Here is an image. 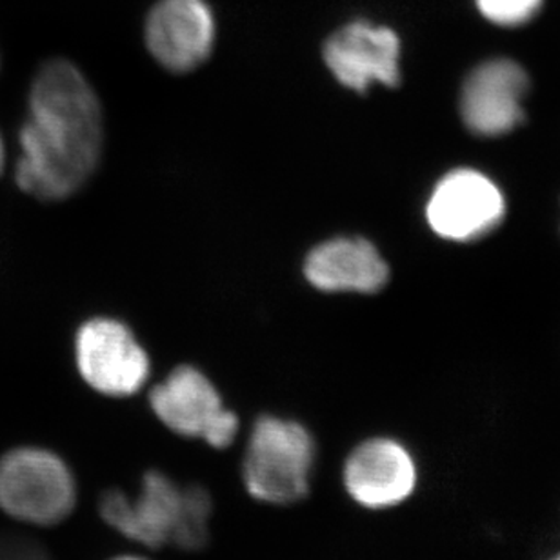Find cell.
<instances>
[{"mask_svg": "<svg viewBox=\"0 0 560 560\" xmlns=\"http://www.w3.org/2000/svg\"><path fill=\"white\" fill-rule=\"evenodd\" d=\"M103 142V109L81 71L66 60L44 66L21 131L19 186L44 200L75 194L98 166Z\"/></svg>", "mask_w": 560, "mask_h": 560, "instance_id": "cell-1", "label": "cell"}, {"mask_svg": "<svg viewBox=\"0 0 560 560\" xmlns=\"http://www.w3.org/2000/svg\"><path fill=\"white\" fill-rule=\"evenodd\" d=\"M98 512L112 528L140 545L197 551L210 539L213 506L202 486H180L166 474L151 469L142 477L136 497L120 490L106 491Z\"/></svg>", "mask_w": 560, "mask_h": 560, "instance_id": "cell-2", "label": "cell"}, {"mask_svg": "<svg viewBox=\"0 0 560 560\" xmlns=\"http://www.w3.org/2000/svg\"><path fill=\"white\" fill-rule=\"evenodd\" d=\"M317 447L293 420L262 416L255 422L243 463L249 495L270 504H293L310 493Z\"/></svg>", "mask_w": 560, "mask_h": 560, "instance_id": "cell-3", "label": "cell"}, {"mask_svg": "<svg viewBox=\"0 0 560 560\" xmlns=\"http://www.w3.org/2000/svg\"><path fill=\"white\" fill-rule=\"evenodd\" d=\"M75 502V479L55 453L21 447L0 458V508L11 517L49 526L65 521Z\"/></svg>", "mask_w": 560, "mask_h": 560, "instance_id": "cell-4", "label": "cell"}, {"mask_svg": "<svg viewBox=\"0 0 560 560\" xmlns=\"http://www.w3.org/2000/svg\"><path fill=\"white\" fill-rule=\"evenodd\" d=\"M155 416L178 435L202 439L213 447H228L237 435L238 419L222 405L210 378L191 366L172 375L150 394Z\"/></svg>", "mask_w": 560, "mask_h": 560, "instance_id": "cell-5", "label": "cell"}, {"mask_svg": "<svg viewBox=\"0 0 560 560\" xmlns=\"http://www.w3.org/2000/svg\"><path fill=\"white\" fill-rule=\"evenodd\" d=\"M506 213L501 189L485 173L453 170L436 183L425 206V219L439 237L469 243L493 232Z\"/></svg>", "mask_w": 560, "mask_h": 560, "instance_id": "cell-6", "label": "cell"}, {"mask_svg": "<svg viewBox=\"0 0 560 560\" xmlns=\"http://www.w3.org/2000/svg\"><path fill=\"white\" fill-rule=\"evenodd\" d=\"M77 364L95 392L128 397L150 377V359L125 324L112 318L88 320L77 335Z\"/></svg>", "mask_w": 560, "mask_h": 560, "instance_id": "cell-7", "label": "cell"}, {"mask_svg": "<svg viewBox=\"0 0 560 560\" xmlns=\"http://www.w3.org/2000/svg\"><path fill=\"white\" fill-rule=\"evenodd\" d=\"M529 79L512 59H491L477 66L460 92V117L471 133L501 137L524 120L523 103Z\"/></svg>", "mask_w": 560, "mask_h": 560, "instance_id": "cell-8", "label": "cell"}, {"mask_svg": "<svg viewBox=\"0 0 560 560\" xmlns=\"http://www.w3.org/2000/svg\"><path fill=\"white\" fill-rule=\"evenodd\" d=\"M324 62L342 86L366 93L372 84L399 86L400 40L389 27L351 22L324 44Z\"/></svg>", "mask_w": 560, "mask_h": 560, "instance_id": "cell-9", "label": "cell"}, {"mask_svg": "<svg viewBox=\"0 0 560 560\" xmlns=\"http://www.w3.org/2000/svg\"><path fill=\"white\" fill-rule=\"evenodd\" d=\"M345 486L353 501L370 510L399 506L417 486V464L405 444L395 439H370L350 453Z\"/></svg>", "mask_w": 560, "mask_h": 560, "instance_id": "cell-10", "label": "cell"}, {"mask_svg": "<svg viewBox=\"0 0 560 560\" xmlns=\"http://www.w3.org/2000/svg\"><path fill=\"white\" fill-rule=\"evenodd\" d=\"M215 21L205 0H161L145 22V44L170 71L195 70L210 57Z\"/></svg>", "mask_w": 560, "mask_h": 560, "instance_id": "cell-11", "label": "cell"}, {"mask_svg": "<svg viewBox=\"0 0 560 560\" xmlns=\"http://www.w3.org/2000/svg\"><path fill=\"white\" fill-rule=\"evenodd\" d=\"M304 273L320 291L377 293L389 279V268L366 238L339 237L318 244L307 255Z\"/></svg>", "mask_w": 560, "mask_h": 560, "instance_id": "cell-12", "label": "cell"}, {"mask_svg": "<svg viewBox=\"0 0 560 560\" xmlns=\"http://www.w3.org/2000/svg\"><path fill=\"white\" fill-rule=\"evenodd\" d=\"M545 0H475L480 15L495 26L518 27L539 13Z\"/></svg>", "mask_w": 560, "mask_h": 560, "instance_id": "cell-13", "label": "cell"}, {"mask_svg": "<svg viewBox=\"0 0 560 560\" xmlns=\"http://www.w3.org/2000/svg\"><path fill=\"white\" fill-rule=\"evenodd\" d=\"M0 560H49L43 546L19 537V535H0Z\"/></svg>", "mask_w": 560, "mask_h": 560, "instance_id": "cell-14", "label": "cell"}, {"mask_svg": "<svg viewBox=\"0 0 560 560\" xmlns=\"http://www.w3.org/2000/svg\"><path fill=\"white\" fill-rule=\"evenodd\" d=\"M2 162H4V145H2V139H0V170H2Z\"/></svg>", "mask_w": 560, "mask_h": 560, "instance_id": "cell-15", "label": "cell"}, {"mask_svg": "<svg viewBox=\"0 0 560 560\" xmlns=\"http://www.w3.org/2000/svg\"><path fill=\"white\" fill-rule=\"evenodd\" d=\"M114 560H145V559H142V557L126 556V557H117V559H114Z\"/></svg>", "mask_w": 560, "mask_h": 560, "instance_id": "cell-16", "label": "cell"}, {"mask_svg": "<svg viewBox=\"0 0 560 560\" xmlns=\"http://www.w3.org/2000/svg\"><path fill=\"white\" fill-rule=\"evenodd\" d=\"M550 560H560V553H557V556H556V557H551V559H550Z\"/></svg>", "mask_w": 560, "mask_h": 560, "instance_id": "cell-17", "label": "cell"}]
</instances>
